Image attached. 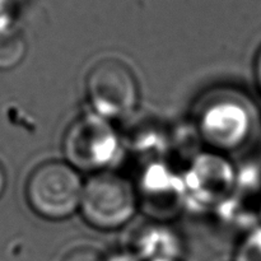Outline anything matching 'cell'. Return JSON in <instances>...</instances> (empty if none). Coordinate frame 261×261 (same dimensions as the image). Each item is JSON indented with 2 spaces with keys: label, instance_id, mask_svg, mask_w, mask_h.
Listing matches in <instances>:
<instances>
[{
  "label": "cell",
  "instance_id": "obj_4",
  "mask_svg": "<svg viewBox=\"0 0 261 261\" xmlns=\"http://www.w3.org/2000/svg\"><path fill=\"white\" fill-rule=\"evenodd\" d=\"M63 148L75 170L101 171L116 157L119 139L109 120L96 114L84 115L70 125Z\"/></svg>",
  "mask_w": 261,
  "mask_h": 261
},
{
  "label": "cell",
  "instance_id": "obj_10",
  "mask_svg": "<svg viewBox=\"0 0 261 261\" xmlns=\"http://www.w3.org/2000/svg\"><path fill=\"white\" fill-rule=\"evenodd\" d=\"M234 261H261V228L250 232L239 245Z\"/></svg>",
  "mask_w": 261,
  "mask_h": 261
},
{
  "label": "cell",
  "instance_id": "obj_11",
  "mask_svg": "<svg viewBox=\"0 0 261 261\" xmlns=\"http://www.w3.org/2000/svg\"><path fill=\"white\" fill-rule=\"evenodd\" d=\"M61 261H103V257L92 247H76L65 254Z\"/></svg>",
  "mask_w": 261,
  "mask_h": 261
},
{
  "label": "cell",
  "instance_id": "obj_2",
  "mask_svg": "<svg viewBox=\"0 0 261 261\" xmlns=\"http://www.w3.org/2000/svg\"><path fill=\"white\" fill-rule=\"evenodd\" d=\"M138 204V193L126 178L102 171L84 184L79 212L93 228L114 231L132 221Z\"/></svg>",
  "mask_w": 261,
  "mask_h": 261
},
{
  "label": "cell",
  "instance_id": "obj_7",
  "mask_svg": "<svg viewBox=\"0 0 261 261\" xmlns=\"http://www.w3.org/2000/svg\"><path fill=\"white\" fill-rule=\"evenodd\" d=\"M134 252L142 261H180V239L163 223L145 227L137 237Z\"/></svg>",
  "mask_w": 261,
  "mask_h": 261
},
{
  "label": "cell",
  "instance_id": "obj_13",
  "mask_svg": "<svg viewBox=\"0 0 261 261\" xmlns=\"http://www.w3.org/2000/svg\"><path fill=\"white\" fill-rule=\"evenodd\" d=\"M255 78H256L257 86L261 91V48L256 56V61H255Z\"/></svg>",
  "mask_w": 261,
  "mask_h": 261
},
{
  "label": "cell",
  "instance_id": "obj_6",
  "mask_svg": "<svg viewBox=\"0 0 261 261\" xmlns=\"http://www.w3.org/2000/svg\"><path fill=\"white\" fill-rule=\"evenodd\" d=\"M234 182L231 166L216 155L200 158L188 175V189L200 201H216L223 198Z\"/></svg>",
  "mask_w": 261,
  "mask_h": 261
},
{
  "label": "cell",
  "instance_id": "obj_3",
  "mask_svg": "<svg viewBox=\"0 0 261 261\" xmlns=\"http://www.w3.org/2000/svg\"><path fill=\"white\" fill-rule=\"evenodd\" d=\"M87 98L98 116L122 119L132 114L139 102V86L132 69L115 58L93 65L86 81Z\"/></svg>",
  "mask_w": 261,
  "mask_h": 261
},
{
  "label": "cell",
  "instance_id": "obj_8",
  "mask_svg": "<svg viewBox=\"0 0 261 261\" xmlns=\"http://www.w3.org/2000/svg\"><path fill=\"white\" fill-rule=\"evenodd\" d=\"M184 191V186L176 182V178L168 170L162 166H153L145 173L142 184L143 201L148 206L160 208V213H163L162 206H173L178 203L180 194Z\"/></svg>",
  "mask_w": 261,
  "mask_h": 261
},
{
  "label": "cell",
  "instance_id": "obj_5",
  "mask_svg": "<svg viewBox=\"0 0 261 261\" xmlns=\"http://www.w3.org/2000/svg\"><path fill=\"white\" fill-rule=\"evenodd\" d=\"M251 132V115L234 97H221L206 105L199 116V133L206 144L219 150L241 147Z\"/></svg>",
  "mask_w": 261,
  "mask_h": 261
},
{
  "label": "cell",
  "instance_id": "obj_12",
  "mask_svg": "<svg viewBox=\"0 0 261 261\" xmlns=\"http://www.w3.org/2000/svg\"><path fill=\"white\" fill-rule=\"evenodd\" d=\"M103 261H142L138 257V255L133 251H120L110 255L109 257L103 259Z\"/></svg>",
  "mask_w": 261,
  "mask_h": 261
},
{
  "label": "cell",
  "instance_id": "obj_9",
  "mask_svg": "<svg viewBox=\"0 0 261 261\" xmlns=\"http://www.w3.org/2000/svg\"><path fill=\"white\" fill-rule=\"evenodd\" d=\"M25 45L19 35L0 36V69H12L22 61Z\"/></svg>",
  "mask_w": 261,
  "mask_h": 261
},
{
  "label": "cell",
  "instance_id": "obj_1",
  "mask_svg": "<svg viewBox=\"0 0 261 261\" xmlns=\"http://www.w3.org/2000/svg\"><path fill=\"white\" fill-rule=\"evenodd\" d=\"M84 184L68 162L48 161L31 172L25 184L28 205L41 218L63 221L81 206Z\"/></svg>",
  "mask_w": 261,
  "mask_h": 261
},
{
  "label": "cell",
  "instance_id": "obj_14",
  "mask_svg": "<svg viewBox=\"0 0 261 261\" xmlns=\"http://www.w3.org/2000/svg\"><path fill=\"white\" fill-rule=\"evenodd\" d=\"M5 185H7V176H5V171L3 168L2 163H0V196L4 193Z\"/></svg>",
  "mask_w": 261,
  "mask_h": 261
}]
</instances>
